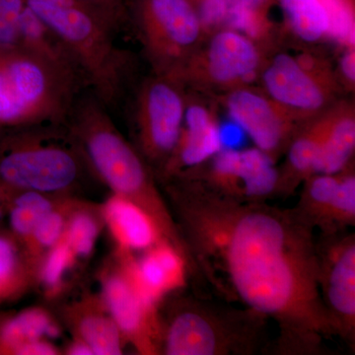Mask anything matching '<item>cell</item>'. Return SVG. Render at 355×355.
Here are the masks:
<instances>
[{
    "label": "cell",
    "instance_id": "20",
    "mask_svg": "<svg viewBox=\"0 0 355 355\" xmlns=\"http://www.w3.org/2000/svg\"><path fill=\"white\" fill-rule=\"evenodd\" d=\"M287 27L306 43L329 39L330 19L323 0H279Z\"/></svg>",
    "mask_w": 355,
    "mask_h": 355
},
{
    "label": "cell",
    "instance_id": "14",
    "mask_svg": "<svg viewBox=\"0 0 355 355\" xmlns=\"http://www.w3.org/2000/svg\"><path fill=\"white\" fill-rule=\"evenodd\" d=\"M222 149L220 127L209 105L187 94L183 127L171 158L163 168L165 174L180 176L193 171Z\"/></svg>",
    "mask_w": 355,
    "mask_h": 355
},
{
    "label": "cell",
    "instance_id": "28",
    "mask_svg": "<svg viewBox=\"0 0 355 355\" xmlns=\"http://www.w3.org/2000/svg\"><path fill=\"white\" fill-rule=\"evenodd\" d=\"M62 240L76 257H87L94 249L98 236V226L87 214H77L65 228Z\"/></svg>",
    "mask_w": 355,
    "mask_h": 355
},
{
    "label": "cell",
    "instance_id": "12",
    "mask_svg": "<svg viewBox=\"0 0 355 355\" xmlns=\"http://www.w3.org/2000/svg\"><path fill=\"white\" fill-rule=\"evenodd\" d=\"M223 105L231 120L273 159L286 150L299 121L265 92L244 86L228 91Z\"/></svg>",
    "mask_w": 355,
    "mask_h": 355
},
{
    "label": "cell",
    "instance_id": "11",
    "mask_svg": "<svg viewBox=\"0 0 355 355\" xmlns=\"http://www.w3.org/2000/svg\"><path fill=\"white\" fill-rule=\"evenodd\" d=\"M265 93L270 99L303 123L328 108L336 88L328 69H306L296 58L279 53L261 70Z\"/></svg>",
    "mask_w": 355,
    "mask_h": 355
},
{
    "label": "cell",
    "instance_id": "22",
    "mask_svg": "<svg viewBox=\"0 0 355 355\" xmlns=\"http://www.w3.org/2000/svg\"><path fill=\"white\" fill-rule=\"evenodd\" d=\"M340 180V173H338L336 175H312L303 182L304 187L300 200L293 209L314 230L321 226Z\"/></svg>",
    "mask_w": 355,
    "mask_h": 355
},
{
    "label": "cell",
    "instance_id": "36",
    "mask_svg": "<svg viewBox=\"0 0 355 355\" xmlns=\"http://www.w3.org/2000/svg\"><path fill=\"white\" fill-rule=\"evenodd\" d=\"M69 354L72 355H93L92 350L85 343H77L72 345L69 349Z\"/></svg>",
    "mask_w": 355,
    "mask_h": 355
},
{
    "label": "cell",
    "instance_id": "31",
    "mask_svg": "<svg viewBox=\"0 0 355 355\" xmlns=\"http://www.w3.org/2000/svg\"><path fill=\"white\" fill-rule=\"evenodd\" d=\"M64 230V218L60 214L51 210L40 221L32 236L41 246L53 247L62 240Z\"/></svg>",
    "mask_w": 355,
    "mask_h": 355
},
{
    "label": "cell",
    "instance_id": "25",
    "mask_svg": "<svg viewBox=\"0 0 355 355\" xmlns=\"http://www.w3.org/2000/svg\"><path fill=\"white\" fill-rule=\"evenodd\" d=\"M53 205L44 193L34 191H24L14 200L10 210L11 228L16 234L32 236L35 228L49 212Z\"/></svg>",
    "mask_w": 355,
    "mask_h": 355
},
{
    "label": "cell",
    "instance_id": "23",
    "mask_svg": "<svg viewBox=\"0 0 355 355\" xmlns=\"http://www.w3.org/2000/svg\"><path fill=\"white\" fill-rule=\"evenodd\" d=\"M273 0H234L229 7L225 27L259 42L270 29L268 9Z\"/></svg>",
    "mask_w": 355,
    "mask_h": 355
},
{
    "label": "cell",
    "instance_id": "8",
    "mask_svg": "<svg viewBox=\"0 0 355 355\" xmlns=\"http://www.w3.org/2000/svg\"><path fill=\"white\" fill-rule=\"evenodd\" d=\"M187 94L186 86L177 77L153 73L135 96L133 121L140 149L162 170L179 141Z\"/></svg>",
    "mask_w": 355,
    "mask_h": 355
},
{
    "label": "cell",
    "instance_id": "30",
    "mask_svg": "<svg viewBox=\"0 0 355 355\" xmlns=\"http://www.w3.org/2000/svg\"><path fill=\"white\" fill-rule=\"evenodd\" d=\"M17 252L12 243L0 236V299L8 295L18 279Z\"/></svg>",
    "mask_w": 355,
    "mask_h": 355
},
{
    "label": "cell",
    "instance_id": "38",
    "mask_svg": "<svg viewBox=\"0 0 355 355\" xmlns=\"http://www.w3.org/2000/svg\"><path fill=\"white\" fill-rule=\"evenodd\" d=\"M4 188H6V187L2 186V184H0V191H1V190H3Z\"/></svg>",
    "mask_w": 355,
    "mask_h": 355
},
{
    "label": "cell",
    "instance_id": "3",
    "mask_svg": "<svg viewBox=\"0 0 355 355\" xmlns=\"http://www.w3.org/2000/svg\"><path fill=\"white\" fill-rule=\"evenodd\" d=\"M83 86L76 67L22 46L0 49V127L67 123Z\"/></svg>",
    "mask_w": 355,
    "mask_h": 355
},
{
    "label": "cell",
    "instance_id": "2",
    "mask_svg": "<svg viewBox=\"0 0 355 355\" xmlns=\"http://www.w3.org/2000/svg\"><path fill=\"white\" fill-rule=\"evenodd\" d=\"M64 44L92 94L107 108L120 100L130 57L114 42L116 28L87 0H26Z\"/></svg>",
    "mask_w": 355,
    "mask_h": 355
},
{
    "label": "cell",
    "instance_id": "26",
    "mask_svg": "<svg viewBox=\"0 0 355 355\" xmlns=\"http://www.w3.org/2000/svg\"><path fill=\"white\" fill-rule=\"evenodd\" d=\"M83 342L93 354L118 355L121 354V330L114 320L101 316H89L80 324Z\"/></svg>",
    "mask_w": 355,
    "mask_h": 355
},
{
    "label": "cell",
    "instance_id": "9",
    "mask_svg": "<svg viewBox=\"0 0 355 355\" xmlns=\"http://www.w3.org/2000/svg\"><path fill=\"white\" fill-rule=\"evenodd\" d=\"M263 69L258 44L242 33L221 28L193 53L177 78L186 87L224 90L249 86Z\"/></svg>",
    "mask_w": 355,
    "mask_h": 355
},
{
    "label": "cell",
    "instance_id": "32",
    "mask_svg": "<svg viewBox=\"0 0 355 355\" xmlns=\"http://www.w3.org/2000/svg\"><path fill=\"white\" fill-rule=\"evenodd\" d=\"M110 20L116 31L128 20V7L123 0H87Z\"/></svg>",
    "mask_w": 355,
    "mask_h": 355
},
{
    "label": "cell",
    "instance_id": "37",
    "mask_svg": "<svg viewBox=\"0 0 355 355\" xmlns=\"http://www.w3.org/2000/svg\"><path fill=\"white\" fill-rule=\"evenodd\" d=\"M225 1H227L229 4H230L231 6V3H232L233 1H234V0H225Z\"/></svg>",
    "mask_w": 355,
    "mask_h": 355
},
{
    "label": "cell",
    "instance_id": "34",
    "mask_svg": "<svg viewBox=\"0 0 355 355\" xmlns=\"http://www.w3.org/2000/svg\"><path fill=\"white\" fill-rule=\"evenodd\" d=\"M55 354H57V350L55 349V347L42 340L27 343L15 352V354L19 355H53Z\"/></svg>",
    "mask_w": 355,
    "mask_h": 355
},
{
    "label": "cell",
    "instance_id": "24",
    "mask_svg": "<svg viewBox=\"0 0 355 355\" xmlns=\"http://www.w3.org/2000/svg\"><path fill=\"white\" fill-rule=\"evenodd\" d=\"M350 166L340 172V184L319 228L323 234L345 231L355 224V175Z\"/></svg>",
    "mask_w": 355,
    "mask_h": 355
},
{
    "label": "cell",
    "instance_id": "17",
    "mask_svg": "<svg viewBox=\"0 0 355 355\" xmlns=\"http://www.w3.org/2000/svg\"><path fill=\"white\" fill-rule=\"evenodd\" d=\"M105 217L112 232L128 250H146L157 245L160 229L153 217L137 203L116 195L105 205Z\"/></svg>",
    "mask_w": 355,
    "mask_h": 355
},
{
    "label": "cell",
    "instance_id": "21",
    "mask_svg": "<svg viewBox=\"0 0 355 355\" xmlns=\"http://www.w3.org/2000/svg\"><path fill=\"white\" fill-rule=\"evenodd\" d=\"M58 329L41 310L20 313L7 321L0 331V349L14 354L27 343L42 340L44 336L57 338Z\"/></svg>",
    "mask_w": 355,
    "mask_h": 355
},
{
    "label": "cell",
    "instance_id": "15",
    "mask_svg": "<svg viewBox=\"0 0 355 355\" xmlns=\"http://www.w3.org/2000/svg\"><path fill=\"white\" fill-rule=\"evenodd\" d=\"M187 261L170 243L156 245L133 266L130 282L146 304L153 307L163 294L182 286Z\"/></svg>",
    "mask_w": 355,
    "mask_h": 355
},
{
    "label": "cell",
    "instance_id": "5",
    "mask_svg": "<svg viewBox=\"0 0 355 355\" xmlns=\"http://www.w3.org/2000/svg\"><path fill=\"white\" fill-rule=\"evenodd\" d=\"M76 144L67 123L0 127V184L42 193L65 190L80 175Z\"/></svg>",
    "mask_w": 355,
    "mask_h": 355
},
{
    "label": "cell",
    "instance_id": "33",
    "mask_svg": "<svg viewBox=\"0 0 355 355\" xmlns=\"http://www.w3.org/2000/svg\"><path fill=\"white\" fill-rule=\"evenodd\" d=\"M340 73L349 86L354 87L355 83V50L347 48L340 62Z\"/></svg>",
    "mask_w": 355,
    "mask_h": 355
},
{
    "label": "cell",
    "instance_id": "1",
    "mask_svg": "<svg viewBox=\"0 0 355 355\" xmlns=\"http://www.w3.org/2000/svg\"><path fill=\"white\" fill-rule=\"evenodd\" d=\"M179 179L175 197L200 272L224 295L275 320L279 352L321 354L336 334L320 293L314 229L293 209Z\"/></svg>",
    "mask_w": 355,
    "mask_h": 355
},
{
    "label": "cell",
    "instance_id": "27",
    "mask_svg": "<svg viewBox=\"0 0 355 355\" xmlns=\"http://www.w3.org/2000/svg\"><path fill=\"white\" fill-rule=\"evenodd\" d=\"M323 2L330 19L329 39L345 48H354V0H323Z\"/></svg>",
    "mask_w": 355,
    "mask_h": 355
},
{
    "label": "cell",
    "instance_id": "6",
    "mask_svg": "<svg viewBox=\"0 0 355 355\" xmlns=\"http://www.w3.org/2000/svg\"><path fill=\"white\" fill-rule=\"evenodd\" d=\"M246 308L202 300L187 303L173 317L165 338L168 355H249L260 352L266 320Z\"/></svg>",
    "mask_w": 355,
    "mask_h": 355
},
{
    "label": "cell",
    "instance_id": "13",
    "mask_svg": "<svg viewBox=\"0 0 355 355\" xmlns=\"http://www.w3.org/2000/svg\"><path fill=\"white\" fill-rule=\"evenodd\" d=\"M219 190L243 200H265L277 193L279 171L275 159L256 148L223 149L214 162Z\"/></svg>",
    "mask_w": 355,
    "mask_h": 355
},
{
    "label": "cell",
    "instance_id": "18",
    "mask_svg": "<svg viewBox=\"0 0 355 355\" xmlns=\"http://www.w3.org/2000/svg\"><path fill=\"white\" fill-rule=\"evenodd\" d=\"M355 149V116L352 106L333 108L330 127L318 154L312 175H336L352 164Z\"/></svg>",
    "mask_w": 355,
    "mask_h": 355
},
{
    "label": "cell",
    "instance_id": "4",
    "mask_svg": "<svg viewBox=\"0 0 355 355\" xmlns=\"http://www.w3.org/2000/svg\"><path fill=\"white\" fill-rule=\"evenodd\" d=\"M107 109L93 94L79 98L67 125L96 171L116 195L137 203L153 217L161 233L174 237L170 217L146 164L114 127Z\"/></svg>",
    "mask_w": 355,
    "mask_h": 355
},
{
    "label": "cell",
    "instance_id": "29",
    "mask_svg": "<svg viewBox=\"0 0 355 355\" xmlns=\"http://www.w3.org/2000/svg\"><path fill=\"white\" fill-rule=\"evenodd\" d=\"M74 258L76 256L73 252L62 238L60 242L53 246L44 263L43 272H42L44 284L50 288L57 286Z\"/></svg>",
    "mask_w": 355,
    "mask_h": 355
},
{
    "label": "cell",
    "instance_id": "35",
    "mask_svg": "<svg viewBox=\"0 0 355 355\" xmlns=\"http://www.w3.org/2000/svg\"><path fill=\"white\" fill-rule=\"evenodd\" d=\"M13 46H19L17 36L13 28L8 24L3 14L0 11V49L13 48Z\"/></svg>",
    "mask_w": 355,
    "mask_h": 355
},
{
    "label": "cell",
    "instance_id": "7",
    "mask_svg": "<svg viewBox=\"0 0 355 355\" xmlns=\"http://www.w3.org/2000/svg\"><path fill=\"white\" fill-rule=\"evenodd\" d=\"M128 12L155 74L179 76L207 34L191 0H132Z\"/></svg>",
    "mask_w": 355,
    "mask_h": 355
},
{
    "label": "cell",
    "instance_id": "10",
    "mask_svg": "<svg viewBox=\"0 0 355 355\" xmlns=\"http://www.w3.org/2000/svg\"><path fill=\"white\" fill-rule=\"evenodd\" d=\"M320 293L336 336L355 343V235L322 233L317 241Z\"/></svg>",
    "mask_w": 355,
    "mask_h": 355
},
{
    "label": "cell",
    "instance_id": "19",
    "mask_svg": "<svg viewBox=\"0 0 355 355\" xmlns=\"http://www.w3.org/2000/svg\"><path fill=\"white\" fill-rule=\"evenodd\" d=\"M105 300L121 331L135 336L144 331L153 307L146 304L130 279L113 277L107 280Z\"/></svg>",
    "mask_w": 355,
    "mask_h": 355
},
{
    "label": "cell",
    "instance_id": "16",
    "mask_svg": "<svg viewBox=\"0 0 355 355\" xmlns=\"http://www.w3.org/2000/svg\"><path fill=\"white\" fill-rule=\"evenodd\" d=\"M333 109L308 121L294 133L288 146L284 170L279 171L275 195L291 196L298 184L312 176L313 167L330 127Z\"/></svg>",
    "mask_w": 355,
    "mask_h": 355
}]
</instances>
